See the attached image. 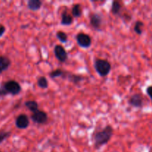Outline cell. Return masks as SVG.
<instances>
[{"label":"cell","mask_w":152,"mask_h":152,"mask_svg":"<svg viewBox=\"0 0 152 152\" xmlns=\"http://www.w3.org/2000/svg\"><path fill=\"white\" fill-rule=\"evenodd\" d=\"M144 27V23L141 21H137L135 22L134 27V31L138 35H141L142 34V28Z\"/></svg>","instance_id":"obj_18"},{"label":"cell","mask_w":152,"mask_h":152,"mask_svg":"<svg viewBox=\"0 0 152 152\" xmlns=\"http://www.w3.org/2000/svg\"><path fill=\"white\" fill-rule=\"evenodd\" d=\"M146 93L152 100V86H148L146 89Z\"/></svg>","instance_id":"obj_23"},{"label":"cell","mask_w":152,"mask_h":152,"mask_svg":"<svg viewBox=\"0 0 152 152\" xmlns=\"http://www.w3.org/2000/svg\"><path fill=\"white\" fill-rule=\"evenodd\" d=\"M94 67L96 73L102 77H107L111 71V64L109 61L105 59H95Z\"/></svg>","instance_id":"obj_2"},{"label":"cell","mask_w":152,"mask_h":152,"mask_svg":"<svg viewBox=\"0 0 152 152\" xmlns=\"http://www.w3.org/2000/svg\"><path fill=\"white\" fill-rule=\"evenodd\" d=\"M129 103L135 108H142L143 106V97L140 94H135L131 96Z\"/></svg>","instance_id":"obj_9"},{"label":"cell","mask_w":152,"mask_h":152,"mask_svg":"<svg viewBox=\"0 0 152 152\" xmlns=\"http://www.w3.org/2000/svg\"><path fill=\"white\" fill-rule=\"evenodd\" d=\"M6 31V28L3 25L0 24V37H2Z\"/></svg>","instance_id":"obj_22"},{"label":"cell","mask_w":152,"mask_h":152,"mask_svg":"<svg viewBox=\"0 0 152 152\" xmlns=\"http://www.w3.org/2000/svg\"><path fill=\"white\" fill-rule=\"evenodd\" d=\"M64 71H62L60 68H57L56 70H53V71L49 73V77L51 79L57 78V77H62L63 76Z\"/></svg>","instance_id":"obj_19"},{"label":"cell","mask_w":152,"mask_h":152,"mask_svg":"<svg viewBox=\"0 0 152 152\" xmlns=\"http://www.w3.org/2000/svg\"><path fill=\"white\" fill-rule=\"evenodd\" d=\"M114 134L112 126H107L102 130L96 132L94 135V146L96 149H99L103 145H106L110 140Z\"/></svg>","instance_id":"obj_1"},{"label":"cell","mask_w":152,"mask_h":152,"mask_svg":"<svg viewBox=\"0 0 152 152\" xmlns=\"http://www.w3.org/2000/svg\"><path fill=\"white\" fill-rule=\"evenodd\" d=\"M11 65V61L5 56H0V74L7 71Z\"/></svg>","instance_id":"obj_12"},{"label":"cell","mask_w":152,"mask_h":152,"mask_svg":"<svg viewBox=\"0 0 152 152\" xmlns=\"http://www.w3.org/2000/svg\"><path fill=\"white\" fill-rule=\"evenodd\" d=\"M1 86L7 95L11 94L12 96H16L19 94L22 91V86L16 80H10L6 81L1 84Z\"/></svg>","instance_id":"obj_3"},{"label":"cell","mask_w":152,"mask_h":152,"mask_svg":"<svg viewBox=\"0 0 152 152\" xmlns=\"http://www.w3.org/2000/svg\"><path fill=\"white\" fill-rule=\"evenodd\" d=\"M62 77L63 79H67V80H69L71 83H74V84L75 85H77L78 83H80V82L83 81V80H84V77H82V76L72 74V73H70L68 72V71H64L63 76H62Z\"/></svg>","instance_id":"obj_10"},{"label":"cell","mask_w":152,"mask_h":152,"mask_svg":"<svg viewBox=\"0 0 152 152\" xmlns=\"http://www.w3.org/2000/svg\"><path fill=\"white\" fill-rule=\"evenodd\" d=\"M42 4L41 0H29L28 1V8L31 11H37L41 8Z\"/></svg>","instance_id":"obj_13"},{"label":"cell","mask_w":152,"mask_h":152,"mask_svg":"<svg viewBox=\"0 0 152 152\" xmlns=\"http://www.w3.org/2000/svg\"><path fill=\"white\" fill-rule=\"evenodd\" d=\"M22 152H23V151H22Z\"/></svg>","instance_id":"obj_25"},{"label":"cell","mask_w":152,"mask_h":152,"mask_svg":"<svg viewBox=\"0 0 152 152\" xmlns=\"http://www.w3.org/2000/svg\"><path fill=\"white\" fill-rule=\"evenodd\" d=\"M82 13H83V10H82L81 4H74L72 7V9H71V15H72L73 17L80 18L82 16Z\"/></svg>","instance_id":"obj_15"},{"label":"cell","mask_w":152,"mask_h":152,"mask_svg":"<svg viewBox=\"0 0 152 152\" xmlns=\"http://www.w3.org/2000/svg\"><path fill=\"white\" fill-rule=\"evenodd\" d=\"M37 86L42 89H46L48 88V81L45 77H39L37 80Z\"/></svg>","instance_id":"obj_17"},{"label":"cell","mask_w":152,"mask_h":152,"mask_svg":"<svg viewBox=\"0 0 152 152\" xmlns=\"http://www.w3.org/2000/svg\"><path fill=\"white\" fill-rule=\"evenodd\" d=\"M25 106L31 112L37 111L39 109V104L35 100H28L25 102Z\"/></svg>","instance_id":"obj_16"},{"label":"cell","mask_w":152,"mask_h":152,"mask_svg":"<svg viewBox=\"0 0 152 152\" xmlns=\"http://www.w3.org/2000/svg\"><path fill=\"white\" fill-rule=\"evenodd\" d=\"M73 22H74V17L72 15L70 14L66 10L62 12L61 15V25L64 26H68V25H71Z\"/></svg>","instance_id":"obj_11"},{"label":"cell","mask_w":152,"mask_h":152,"mask_svg":"<svg viewBox=\"0 0 152 152\" xmlns=\"http://www.w3.org/2000/svg\"><path fill=\"white\" fill-rule=\"evenodd\" d=\"M76 41H77L78 45L83 48H88L92 44V39L90 36L83 32H80L77 34Z\"/></svg>","instance_id":"obj_4"},{"label":"cell","mask_w":152,"mask_h":152,"mask_svg":"<svg viewBox=\"0 0 152 152\" xmlns=\"http://www.w3.org/2000/svg\"><path fill=\"white\" fill-rule=\"evenodd\" d=\"M56 37L62 43H66L68 42V35L63 31H58L56 33Z\"/></svg>","instance_id":"obj_20"},{"label":"cell","mask_w":152,"mask_h":152,"mask_svg":"<svg viewBox=\"0 0 152 152\" xmlns=\"http://www.w3.org/2000/svg\"><path fill=\"white\" fill-rule=\"evenodd\" d=\"M31 119L34 123L39 125L45 124L48 120V114L44 111L38 109L37 111H34L31 115Z\"/></svg>","instance_id":"obj_5"},{"label":"cell","mask_w":152,"mask_h":152,"mask_svg":"<svg viewBox=\"0 0 152 152\" xmlns=\"http://www.w3.org/2000/svg\"><path fill=\"white\" fill-rule=\"evenodd\" d=\"M56 59L60 62H65L68 59V54L65 48L61 45H56L53 49Z\"/></svg>","instance_id":"obj_6"},{"label":"cell","mask_w":152,"mask_h":152,"mask_svg":"<svg viewBox=\"0 0 152 152\" xmlns=\"http://www.w3.org/2000/svg\"><path fill=\"white\" fill-rule=\"evenodd\" d=\"M11 134L10 132H0V144L9 137Z\"/></svg>","instance_id":"obj_21"},{"label":"cell","mask_w":152,"mask_h":152,"mask_svg":"<svg viewBox=\"0 0 152 152\" xmlns=\"http://www.w3.org/2000/svg\"><path fill=\"white\" fill-rule=\"evenodd\" d=\"M0 152H1V151H0Z\"/></svg>","instance_id":"obj_24"},{"label":"cell","mask_w":152,"mask_h":152,"mask_svg":"<svg viewBox=\"0 0 152 152\" xmlns=\"http://www.w3.org/2000/svg\"><path fill=\"white\" fill-rule=\"evenodd\" d=\"M30 125V120L28 115L25 114H19L16 117L15 120V126L19 129H28Z\"/></svg>","instance_id":"obj_7"},{"label":"cell","mask_w":152,"mask_h":152,"mask_svg":"<svg viewBox=\"0 0 152 152\" xmlns=\"http://www.w3.org/2000/svg\"><path fill=\"white\" fill-rule=\"evenodd\" d=\"M90 24L92 28L96 31H100L102 25V17L99 13H92L90 18Z\"/></svg>","instance_id":"obj_8"},{"label":"cell","mask_w":152,"mask_h":152,"mask_svg":"<svg viewBox=\"0 0 152 152\" xmlns=\"http://www.w3.org/2000/svg\"><path fill=\"white\" fill-rule=\"evenodd\" d=\"M122 4L120 1H113L111 4V12L114 16H117L120 13L122 10Z\"/></svg>","instance_id":"obj_14"}]
</instances>
